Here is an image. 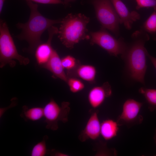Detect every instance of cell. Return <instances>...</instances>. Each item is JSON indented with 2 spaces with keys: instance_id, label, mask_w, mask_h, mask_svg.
Listing matches in <instances>:
<instances>
[{
  "instance_id": "cell-1",
  "label": "cell",
  "mask_w": 156,
  "mask_h": 156,
  "mask_svg": "<svg viewBox=\"0 0 156 156\" xmlns=\"http://www.w3.org/2000/svg\"><path fill=\"white\" fill-rule=\"evenodd\" d=\"M132 41L121 57L125 60L129 75L132 79L144 84V76L147 66L146 57L148 52L144 47L150 39L147 33L141 29L134 32L131 36Z\"/></svg>"
},
{
  "instance_id": "cell-2",
  "label": "cell",
  "mask_w": 156,
  "mask_h": 156,
  "mask_svg": "<svg viewBox=\"0 0 156 156\" xmlns=\"http://www.w3.org/2000/svg\"><path fill=\"white\" fill-rule=\"evenodd\" d=\"M26 1L30 10L29 18L25 23H19L16 24L17 27L21 30L16 37L26 41L29 45L28 51L32 53L42 43L41 37L44 31L54 24L61 23V20H52L44 17L38 11L37 4L30 1Z\"/></svg>"
},
{
  "instance_id": "cell-3",
  "label": "cell",
  "mask_w": 156,
  "mask_h": 156,
  "mask_svg": "<svg viewBox=\"0 0 156 156\" xmlns=\"http://www.w3.org/2000/svg\"><path fill=\"white\" fill-rule=\"evenodd\" d=\"M90 18L81 13L69 14L61 20L58 37L66 47L71 49L81 40L90 38L87 34Z\"/></svg>"
},
{
  "instance_id": "cell-4",
  "label": "cell",
  "mask_w": 156,
  "mask_h": 156,
  "mask_svg": "<svg viewBox=\"0 0 156 156\" xmlns=\"http://www.w3.org/2000/svg\"><path fill=\"white\" fill-rule=\"evenodd\" d=\"M14 60L20 64L26 65L29 62V59L18 53L6 22L0 20V67L7 64L13 67L16 64Z\"/></svg>"
},
{
  "instance_id": "cell-5",
  "label": "cell",
  "mask_w": 156,
  "mask_h": 156,
  "mask_svg": "<svg viewBox=\"0 0 156 156\" xmlns=\"http://www.w3.org/2000/svg\"><path fill=\"white\" fill-rule=\"evenodd\" d=\"M92 3L101 27L118 36L120 18L110 0H92Z\"/></svg>"
},
{
  "instance_id": "cell-6",
  "label": "cell",
  "mask_w": 156,
  "mask_h": 156,
  "mask_svg": "<svg viewBox=\"0 0 156 156\" xmlns=\"http://www.w3.org/2000/svg\"><path fill=\"white\" fill-rule=\"evenodd\" d=\"M90 36L91 44L98 45L115 57L122 55L127 47L123 39L116 38L102 27L99 31L91 32Z\"/></svg>"
},
{
  "instance_id": "cell-7",
  "label": "cell",
  "mask_w": 156,
  "mask_h": 156,
  "mask_svg": "<svg viewBox=\"0 0 156 156\" xmlns=\"http://www.w3.org/2000/svg\"><path fill=\"white\" fill-rule=\"evenodd\" d=\"M70 105L69 102L64 101L59 105L53 99H51L43 107L46 128L55 131L58 128L59 121L67 122L70 110Z\"/></svg>"
},
{
  "instance_id": "cell-8",
  "label": "cell",
  "mask_w": 156,
  "mask_h": 156,
  "mask_svg": "<svg viewBox=\"0 0 156 156\" xmlns=\"http://www.w3.org/2000/svg\"><path fill=\"white\" fill-rule=\"evenodd\" d=\"M143 105L142 103L133 99L127 100L123 104L122 113L117 119L118 125L129 128L141 124L143 118L140 112Z\"/></svg>"
},
{
  "instance_id": "cell-9",
  "label": "cell",
  "mask_w": 156,
  "mask_h": 156,
  "mask_svg": "<svg viewBox=\"0 0 156 156\" xmlns=\"http://www.w3.org/2000/svg\"><path fill=\"white\" fill-rule=\"evenodd\" d=\"M49 38L45 42L39 44L35 50V57L38 64L41 66L46 64L51 57L54 49L51 45L53 36L58 34V29L52 26L48 29Z\"/></svg>"
},
{
  "instance_id": "cell-10",
  "label": "cell",
  "mask_w": 156,
  "mask_h": 156,
  "mask_svg": "<svg viewBox=\"0 0 156 156\" xmlns=\"http://www.w3.org/2000/svg\"><path fill=\"white\" fill-rule=\"evenodd\" d=\"M120 20L127 29L130 30L134 22L140 19V14L135 11H130L121 0H110Z\"/></svg>"
},
{
  "instance_id": "cell-11",
  "label": "cell",
  "mask_w": 156,
  "mask_h": 156,
  "mask_svg": "<svg viewBox=\"0 0 156 156\" xmlns=\"http://www.w3.org/2000/svg\"><path fill=\"white\" fill-rule=\"evenodd\" d=\"M98 110L92 113L86 123L84 129L80 133L78 138L82 142L88 139L95 140L99 136L101 123L98 116Z\"/></svg>"
},
{
  "instance_id": "cell-12",
  "label": "cell",
  "mask_w": 156,
  "mask_h": 156,
  "mask_svg": "<svg viewBox=\"0 0 156 156\" xmlns=\"http://www.w3.org/2000/svg\"><path fill=\"white\" fill-rule=\"evenodd\" d=\"M112 93L111 86L106 82L101 86L94 87L90 89L88 96V101L92 108H98L106 98L112 95Z\"/></svg>"
},
{
  "instance_id": "cell-13",
  "label": "cell",
  "mask_w": 156,
  "mask_h": 156,
  "mask_svg": "<svg viewBox=\"0 0 156 156\" xmlns=\"http://www.w3.org/2000/svg\"><path fill=\"white\" fill-rule=\"evenodd\" d=\"M41 66L49 70L55 76L67 83L68 78L64 71L61 59L54 49L49 61Z\"/></svg>"
},
{
  "instance_id": "cell-14",
  "label": "cell",
  "mask_w": 156,
  "mask_h": 156,
  "mask_svg": "<svg viewBox=\"0 0 156 156\" xmlns=\"http://www.w3.org/2000/svg\"><path fill=\"white\" fill-rule=\"evenodd\" d=\"M96 74V70L94 66L81 64L73 70L67 71L66 73L68 77H78L90 83L95 81Z\"/></svg>"
},
{
  "instance_id": "cell-15",
  "label": "cell",
  "mask_w": 156,
  "mask_h": 156,
  "mask_svg": "<svg viewBox=\"0 0 156 156\" xmlns=\"http://www.w3.org/2000/svg\"><path fill=\"white\" fill-rule=\"evenodd\" d=\"M119 126L117 122L113 120H104L101 123V135L105 140H110L117 135Z\"/></svg>"
},
{
  "instance_id": "cell-16",
  "label": "cell",
  "mask_w": 156,
  "mask_h": 156,
  "mask_svg": "<svg viewBox=\"0 0 156 156\" xmlns=\"http://www.w3.org/2000/svg\"><path fill=\"white\" fill-rule=\"evenodd\" d=\"M20 115L26 121H38L44 117L43 107H36L29 108L24 105L22 107Z\"/></svg>"
},
{
  "instance_id": "cell-17",
  "label": "cell",
  "mask_w": 156,
  "mask_h": 156,
  "mask_svg": "<svg viewBox=\"0 0 156 156\" xmlns=\"http://www.w3.org/2000/svg\"><path fill=\"white\" fill-rule=\"evenodd\" d=\"M138 91L146 100L149 111H156V89L141 87Z\"/></svg>"
},
{
  "instance_id": "cell-18",
  "label": "cell",
  "mask_w": 156,
  "mask_h": 156,
  "mask_svg": "<svg viewBox=\"0 0 156 156\" xmlns=\"http://www.w3.org/2000/svg\"><path fill=\"white\" fill-rule=\"evenodd\" d=\"M152 36L156 34V11L154 10L143 23L141 28Z\"/></svg>"
},
{
  "instance_id": "cell-19",
  "label": "cell",
  "mask_w": 156,
  "mask_h": 156,
  "mask_svg": "<svg viewBox=\"0 0 156 156\" xmlns=\"http://www.w3.org/2000/svg\"><path fill=\"white\" fill-rule=\"evenodd\" d=\"M48 136L44 135L42 140L37 143L32 148L31 153V156H44L47 153L46 142Z\"/></svg>"
},
{
  "instance_id": "cell-20",
  "label": "cell",
  "mask_w": 156,
  "mask_h": 156,
  "mask_svg": "<svg viewBox=\"0 0 156 156\" xmlns=\"http://www.w3.org/2000/svg\"><path fill=\"white\" fill-rule=\"evenodd\" d=\"M67 82L70 91L72 93H76L83 90L85 86L84 83L76 77H68Z\"/></svg>"
},
{
  "instance_id": "cell-21",
  "label": "cell",
  "mask_w": 156,
  "mask_h": 156,
  "mask_svg": "<svg viewBox=\"0 0 156 156\" xmlns=\"http://www.w3.org/2000/svg\"><path fill=\"white\" fill-rule=\"evenodd\" d=\"M61 61L63 68L67 71L73 70L80 64L78 60L70 55L64 57L61 59Z\"/></svg>"
},
{
  "instance_id": "cell-22",
  "label": "cell",
  "mask_w": 156,
  "mask_h": 156,
  "mask_svg": "<svg viewBox=\"0 0 156 156\" xmlns=\"http://www.w3.org/2000/svg\"><path fill=\"white\" fill-rule=\"evenodd\" d=\"M96 154L98 156H117V152L115 148H109L106 143L101 142Z\"/></svg>"
},
{
  "instance_id": "cell-23",
  "label": "cell",
  "mask_w": 156,
  "mask_h": 156,
  "mask_svg": "<svg viewBox=\"0 0 156 156\" xmlns=\"http://www.w3.org/2000/svg\"><path fill=\"white\" fill-rule=\"evenodd\" d=\"M137 5L136 9L139 10L142 8H152L156 11V0H135Z\"/></svg>"
},
{
  "instance_id": "cell-24",
  "label": "cell",
  "mask_w": 156,
  "mask_h": 156,
  "mask_svg": "<svg viewBox=\"0 0 156 156\" xmlns=\"http://www.w3.org/2000/svg\"><path fill=\"white\" fill-rule=\"evenodd\" d=\"M44 4H59L64 3L61 0H26Z\"/></svg>"
},
{
  "instance_id": "cell-25",
  "label": "cell",
  "mask_w": 156,
  "mask_h": 156,
  "mask_svg": "<svg viewBox=\"0 0 156 156\" xmlns=\"http://www.w3.org/2000/svg\"><path fill=\"white\" fill-rule=\"evenodd\" d=\"M11 104L8 107L0 109V118L2 117L5 112L8 109L16 106L17 103V99L16 97L13 98L11 100Z\"/></svg>"
},
{
  "instance_id": "cell-26",
  "label": "cell",
  "mask_w": 156,
  "mask_h": 156,
  "mask_svg": "<svg viewBox=\"0 0 156 156\" xmlns=\"http://www.w3.org/2000/svg\"><path fill=\"white\" fill-rule=\"evenodd\" d=\"M47 153L50 155L55 156H67L68 155L66 154L58 151H51L50 152L48 151Z\"/></svg>"
},
{
  "instance_id": "cell-27",
  "label": "cell",
  "mask_w": 156,
  "mask_h": 156,
  "mask_svg": "<svg viewBox=\"0 0 156 156\" xmlns=\"http://www.w3.org/2000/svg\"><path fill=\"white\" fill-rule=\"evenodd\" d=\"M147 57L149 58L156 70V58L152 56L148 53L147 54Z\"/></svg>"
},
{
  "instance_id": "cell-28",
  "label": "cell",
  "mask_w": 156,
  "mask_h": 156,
  "mask_svg": "<svg viewBox=\"0 0 156 156\" xmlns=\"http://www.w3.org/2000/svg\"><path fill=\"white\" fill-rule=\"evenodd\" d=\"M5 0H0V13L1 14Z\"/></svg>"
},
{
  "instance_id": "cell-29",
  "label": "cell",
  "mask_w": 156,
  "mask_h": 156,
  "mask_svg": "<svg viewBox=\"0 0 156 156\" xmlns=\"http://www.w3.org/2000/svg\"><path fill=\"white\" fill-rule=\"evenodd\" d=\"M75 0H64V4L66 5H67L69 3L71 2H73L75 1Z\"/></svg>"
},
{
  "instance_id": "cell-30",
  "label": "cell",
  "mask_w": 156,
  "mask_h": 156,
  "mask_svg": "<svg viewBox=\"0 0 156 156\" xmlns=\"http://www.w3.org/2000/svg\"><path fill=\"white\" fill-rule=\"evenodd\" d=\"M153 139L154 140L155 144L156 146V128H155V133H154V136L153 137Z\"/></svg>"
}]
</instances>
